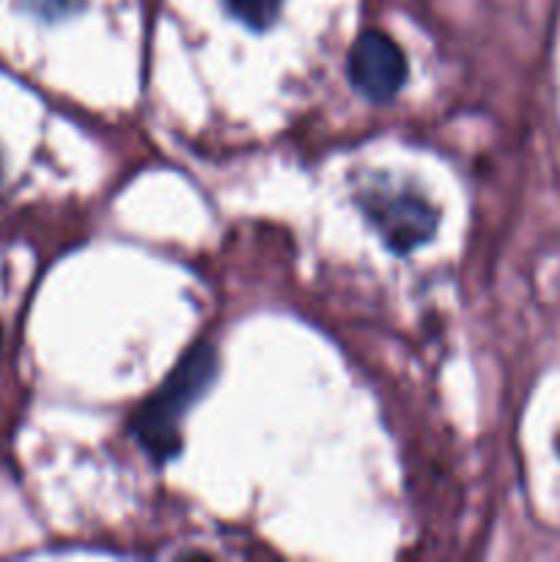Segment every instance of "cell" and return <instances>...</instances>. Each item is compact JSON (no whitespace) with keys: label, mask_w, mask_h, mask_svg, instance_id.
I'll use <instances>...</instances> for the list:
<instances>
[{"label":"cell","mask_w":560,"mask_h":562,"mask_svg":"<svg viewBox=\"0 0 560 562\" xmlns=\"http://www.w3.org/2000/svg\"><path fill=\"white\" fill-rule=\"evenodd\" d=\"M0 181H3V168H0Z\"/></svg>","instance_id":"obj_7"},{"label":"cell","mask_w":560,"mask_h":562,"mask_svg":"<svg viewBox=\"0 0 560 562\" xmlns=\"http://www.w3.org/2000/svg\"><path fill=\"white\" fill-rule=\"evenodd\" d=\"M558 450H560V442H558Z\"/></svg>","instance_id":"obj_8"},{"label":"cell","mask_w":560,"mask_h":562,"mask_svg":"<svg viewBox=\"0 0 560 562\" xmlns=\"http://www.w3.org/2000/svg\"><path fill=\"white\" fill-rule=\"evenodd\" d=\"M349 80L368 102H390L406 82V58L382 31H366L349 49Z\"/></svg>","instance_id":"obj_2"},{"label":"cell","mask_w":560,"mask_h":562,"mask_svg":"<svg viewBox=\"0 0 560 562\" xmlns=\"http://www.w3.org/2000/svg\"><path fill=\"white\" fill-rule=\"evenodd\" d=\"M225 5L250 31H267V27H272L280 11V0H225Z\"/></svg>","instance_id":"obj_4"},{"label":"cell","mask_w":560,"mask_h":562,"mask_svg":"<svg viewBox=\"0 0 560 562\" xmlns=\"http://www.w3.org/2000/svg\"><path fill=\"white\" fill-rule=\"evenodd\" d=\"M214 376H217V357H214L212 346H195L165 379L163 387L141 406L132 420V434L154 461L163 464V461L179 456L181 420H184L187 409L206 393Z\"/></svg>","instance_id":"obj_1"},{"label":"cell","mask_w":560,"mask_h":562,"mask_svg":"<svg viewBox=\"0 0 560 562\" xmlns=\"http://www.w3.org/2000/svg\"><path fill=\"white\" fill-rule=\"evenodd\" d=\"M31 14H36L38 20L58 22L66 16H75L77 11L86 9L88 0H20Z\"/></svg>","instance_id":"obj_5"},{"label":"cell","mask_w":560,"mask_h":562,"mask_svg":"<svg viewBox=\"0 0 560 562\" xmlns=\"http://www.w3.org/2000/svg\"><path fill=\"white\" fill-rule=\"evenodd\" d=\"M0 349H3V329H0Z\"/></svg>","instance_id":"obj_6"},{"label":"cell","mask_w":560,"mask_h":562,"mask_svg":"<svg viewBox=\"0 0 560 562\" xmlns=\"http://www.w3.org/2000/svg\"><path fill=\"white\" fill-rule=\"evenodd\" d=\"M366 214L399 256L426 245L437 231V212L412 192H368Z\"/></svg>","instance_id":"obj_3"}]
</instances>
